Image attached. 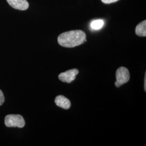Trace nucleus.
Returning <instances> with one entry per match:
<instances>
[{"label":"nucleus","mask_w":146,"mask_h":146,"mask_svg":"<svg viewBox=\"0 0 146 146\" xmlns=\"http://www.w3.org/2000/svg\"><path fill=\"white\" fill-rule=\"evenodd\" d=\"M58 44L66 48H74L86 42V35L81 30L66 31L60 34L58 38Z\"/></svg>","instance_id":"obj_1"},{"label":"nucleus","mask_w":146,"mask_h":146,"mask_svg":"<svg viewBox=\"0 0 146 146\" xmlns=\"http://www.w3.org/2000/svg\"><path fill=\"white\" fill-rule=\"evenodd\" d=\"M5 123L7 127H18L21 128L25 125V121L21 115L10 114L5 116Z\"/></svg>","instance_id":"obj_2"},{"label":"nucleus","mask_w":146,"mask_h":146,"mask_svg":"<svg viewBox=\"0 0 146 146\" xmlns=\"http://www.w3.org/2000/svg\"><path fill=\"white\" fill-rule=\"evenodd\" d=\"M116 81L115 82L116 87H120L122 85L128 82L130 79V73L127 68L121 67L116 72Z\"/></svg>","instance_id":"obj_3"},{"label":"nucleus","mask_w":146,"mask_h":146,"mask_svg":"<svg viewBox=\"0 0 146 146\" xmlns=\"http://www.w3.org/2000/svg\"><path fill=\"white\" fill-rule=\"evenodd\" d=\"M78 74L77 69H72L68 70L66 72L61 73L58 75V78L63 82L70 84L76 78V75Z\"/></svg>","instance_id":"obj_4"},{"label":"nucleus","mask_w":146,"mask_h":146,"mask_svg":"<svg viewBox=\"0 0 146 146\" xmlns=\"http://www.w3.org/2000/svg\"><path fill=\"white\" fill-rule=\"evenodd\" d=\"M9 5L16 9L26 11L29 7L27 0H7Z\"/></svg>","instance_id":"obj_5"},{"label":"nucleus","mask_w":146,"mask_h":146,"mask_svg":"<svg viewBox=\"0 0 146 146\" xmlns=\"http://www.w3.org/2000/svg\"><path fill=\"white\" fill-rule=\"evenodd\" d=\"M55 103L64 110H68L71 107V103L69 100L63 95H58L55 99Z\"/></svg>","instance_id":"obj_6"},{"label":"nucleus","mask_w":146,"mask_h":146,"mask_svg":"<svg viewBox=\"0 0 146 146\" xmlns=\"http://www.w3.org/2000/svg\"><path fill=\"white\" fill-rule=\"evenodd\" d=\"M136 34L139 36H146V21H142L135 28Z\"/></svg>","instance_id":"obj_7"},{"label":"nucleus","mask_w":146,"mask_h":146,"mask_svg":"<svg viewBox=\"0 0 146 146\" xmlns=\"http://www.w3.org/2000/svg\"><path fill=\"white\" fill-rule=\"evenodd\" d=\"M104 25V21L102 20H96L92 21L90 27L94 30H99Z\"/></svg>","instance_id":"obj_8"},{"label":"nucleus","mask_w":146,"mask_h":146,"mask_svg":"<svg viewBox=\"0 0 146 146\" xmlns=\"http://www.w3.org/2000/svg\"><path fill=\"white\" fill-rule=\"evenodd\" d=\"M5 96L3 93L2 92V91L1 90H0V106L1 105L3 104L4 102H5Z\"/></svg>","instance_id":"obj_9"},{"label":"nucleus","mask_w":146,"mask_h":146,"mask_svg":"<svg viewBox=\"0 0 146 146\" xmlns=\"http://www.w3.org/2000/svg\"><path fill=\"white\" fill-rule=\"evenodd\" d=\"M119 0H101V1L105 4H110L112 3H114Z\"/></svg>","instance_id":"obj_10"},{"label":"nucleus","mask_w":146,"mask_h":146,"mask_svg":"<svg viewBox=\"0 0 146 146\" xmlns=\"http://www.w3.org/2000/svg\"><path fill=\"white\" fill-rule=\"evenodd\" d=\"M144 89H145V90L146 91V73H145V86H144Z\"/></svg>","instance_id":"obj_11"}]
</instances>
